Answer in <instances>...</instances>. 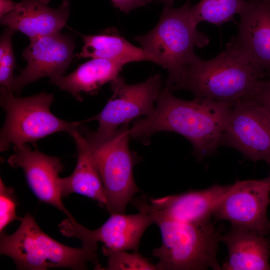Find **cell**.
<instances>
[{
	"label": "cell",
	"mask_w": 270,
	"mask_h": 270,
	"mask_svg": "<svg viewBox=\"0 0 270 270\" xmlns=\"http://www.w3.org/2000/svg\"><path fill=\"white\" fill-rule=\"evenodd\" d=\"M172 92L166 87L161 90L154 112L134 122L130 137L142 140L157 132H172L190 142L198 160L214 154L221 146L232 104L207 98L186 100Z\"/></svg>",
	"instance_id": "1"
},
{
	"label": "cell",
	"mask_w": 270,
	"mask_h": 270,
	"mask_svg": "<svg viewBox=\"0 0 270 270\" xmlns=\"http://www.w3.org/2000/svg\"><path fill=\"white\" fill-rule=\"evenodd\" d=\"M266 74L227 44L216 56L204 60L198 56L184 68L171 92L186 90L194 98L233 104L250 98L260 89Z\"/></svg>",
	"instance_id": "2"
},
{
	"label": "cell",
	"mask_w": 270,
	"mask_h": 270,
	"mask_svg": "<svg viewBox=\"0 0 270 270\" xmlns=\"http://www.w3.org/2000/svg\"><path fill=\"white\" fill-rule=\"evenodd\" d=\"M188 0L178 8L165 6L158 24L146 34L135 36L150 56L152 62L166 69V86L171 91L180 80L184 68L197 56L195 47L206 46L208 37L200 32L190 14Z\"/></svg>",
	"instance_id": "3"
},
{
	"label": "cell",
	"mask_w": 270,
	"mask_h": 270,
	"mask_svg": "<svg viewBox=\"0 0 270 270\" xmlns=\"http://www.w3.org/2000/svg\"><path fill=\"white\" fill-rule=\"evenodd\" d=\"M96 250L83 245L72 248L58 242L45 234L28 213L22 218L13 234L0 232V254L10 258L19 270H86L88 262L100 270Z\"/></svg>",
	"instance_id": "4"
},
{
	"label": "cell",
	"mask_w": 270,
	"mask_h": 270,
	"mask_svg": "<svg viewBox=\"0 0 270 270\" xmlns=\"http://www.w3.org/2000/svg\"><path fill=\"white\" fill-rule=\"evenodd\" d=\"M150 214L162 238L160 246L152 252L158 259V270H221L217 259L221 234L211 221L184 222Z\"/></svg>",
	"instance_id": "5"
},
{
	"label": "cell",
	"mask_w": 270,
	"mask_h": 270,
	"mask_svg": "<svg viewBox=\"0 0 270 270\" xmlns=\"http://www.w3.org/2000/svg\"><path fill=\"white\" fill-rule=\"evenodd\" d=\"M54 100L53 94L45 92L17 97L11 90L1 86L0 104L6 117L0 134V152L12 145L34 143L57 132L70 134L86 121L68 122L56 117L50 110Z\"/></svg>",
	"instance_id": "6"
},
{
	"label": "cell",
	"mask_w": 270,
	"mask_h": 270,
	"mask_svg": "<svg viewBox=\"0 0 270 270\" xmlns=\"http://www.w3.org/2000/svg\"><path fill=\"white\" fill-rule=\"evenodd\" d=\"M130 137L126 124L104 142H88L106 192V208L110 214L124 213L128 204L140 192L133 176L136 156L129 148Z\"/></svg>",
	"instance_id": "7"
},
{
	"label": "cell",
	"mask_w": 270,
	"mask_h": 270,
	"mask_svg": "<svg viewBox=\"0 0 270 270\" xmlns=\"http://www.w3.org/2000/svg\"><path fill=\"white\" fill-rule=\"evenodd\" d=\"M162 84L160 74L134 84H126L120 76L110 82L112 96L98 114L88 120H97L98 128L93 132L84 130L88 142L96 144L104 142L132 120L150 116L154 110V103L158 97Z\"/></svg>",
	"instance_id": "8"
},
{
	"label": "cell",
	"mask_w": 270,
	"mask_h": 270,
	"mask_svg": "<svg viewBox=\"0 0 270 270\" xmlns=\"http://www.w3.org/2000/svg\"><path fill=\"white\" fill-rule=\"evenodd\" d=\"M221 146L237 150L250 160L264 161L270 166V110L251 98L234 103Z\"/></svg>",
	"instance_id": "9"
},
{
	"label": "cell",
	"mask_w": 270,
	"mask_h": 270,
	"mask_svg": "<svg viewBox=\"0 0 270 270\" xmlns=\"http://www.w3.org/2000/svg\"><path fill=\"white\" fill-rule=\"evenodd\" d=\"M270 174L262 179L238 180L220 201L213 216L266 236L270 234Z\"/></svg>",
	"instance_id": "10"
},
{
	"label": "cell",
	"mask_w": 270,
	"mask_h": 270,
	"mask_svg": "<svg viewBox=\"0 0 270 270\" xmlns=\"http://www.w3.org/2000/svg\"><path fill=\"white\" fill-rule=\"evenodd\" d=\"M134 214L112 213L101 226L94 230L88 229L74 218H67L58 226L62 234L81 240L83 246L97 249L98 242L104 244V256L117 250H132L138 252L141 238L146 228L153 223L151 216L139 210Z\"/></svg>",
	"instance_id": "11"
},
{
	"label": "cell",
	"mask_w": 270,
	"mask_h": 270,
	"mask_svg": "<svg viewBox=\"0 0 270 270\" xmlns=\"http://www.w3.org/2000/svg\"><path fill=\"white\" fill-rule=\"evenodd\" d=\"M74 39L60 32L30 40L22 54L27 64L14 78L10 90L18 94L24 86L41 78L62 76L74 57Z\"/></svg>",
	"instance_id": "12"
},
{
	"label": "cell",
	"mask_w": 270,
	"mask_h": 270,
	"mask_svg": "<svg viewBox=\"0 0 270 270\" xmlns=\"http://www.w3.org/2000/svg\"><path fill=\"white\" fill-rule=\"evenodd\" d=\"M230 186L216 184L204 190L150 198L149 202L142 198H134L132 202L138 210L151 214L180 222H204L210 221L216 206Z\"/></svg>",
	"instance_id": "13"
},
{
	"label": "cell",
	"mask_w": 270,
	"mask_h": 270,
	"mask_svg": "<svg viewBox=\"0 0 270 270\" xmlns=\"http://www.w3.org/2000/svg\"><path fill=\"white\" fill-rule=\"evenodd\" d=\"M14 147V153L8 160V164L23 170L30 188L40 200L52 205L68 218H73L62 200L59 174L63 166L60 160L32 150L26 144Z\"/></svg>",
	"instance_id": "14"
},
{
	"label": "cell",
	"mask_w": 270,
	"mask_h": 270,
	"mask_svg": "<svg viewBox=\"0 0 270 270\" xmlns=\"http://www.w3.org/2000/svg\"><path fill=\"white\" fill-rule=\"evenodd\" d=\"M237 35L228 44L270 76V0H246Z\"/></svg>",
	"instance_id": "15"
},
{
	"label": "cell",
	"mask_w": 270,
	"mask_h": 270,
	"mask_svg": "<svg viewBox=\"0 0 270 270\" xmlns=\"http://www.w3.org/2000/svg\"><path fill=\"white\" fill-rule=\"evenodd\" d=\"M50 0H22L10 12L0 17L4 26L18 30L30 40L60 32L70 12V2L64 0L56 8L48 6Z\"/></svg>",
	"instance_id": "16"
},
{
	"label": "cell",
	"mask_w": 270,
	"mask_h": 270,
	"mask_svg": "<svg viewBox=\"0 0 270 270\" xmlns=\"http://www.w3.org/2000/svg\"><path fill=\"white\" fill-rule=\"evenodd\" d=\"M220 241L228 251L222 270H270V244L265 236L231 226L228 232L221 234Z\"/></svg>",
	"instance_id": "17"
},
{
	"label": "cell",
	"mask_w": 270,
	"mask_h": 270,
	"mask_svg": "<svg viewBox=\"0 0 270 270\" xmlns=\"http://www.w3.org/2000/svg\"><path fill=\"white\" fill-rule=\"evenodd\" d=\"M78 150V161L73 172L60 179L62 198L72 193L78 194L96 200L106 206V192L84 136L79 129L70 134Z\"/></svg>",
	"instance_id": "18"
},
{
	"label": "cell",
	"mask_w": 270,
	"mask_h": 270,
	"mask_svg": "<svg viewBox=\"0 0 270 270\" xmlns=\"http://www.w3.org/2000/svg\"><path fill=\"white\" fill-rule=\"evenodd\" d=\"M125 64L116 60L92 58L68 75L52 78L50 82L69 92L78 100H82V94H96L104 84L119 76Z\"/></svg>",
	"instance_id": "19"
},
{
	"label": "cell",
	"mask_w": 270,
	"mask_h": 270,
	"mask_svg": "<svg viewBox=\"0 0 270 270\" xmlns=\"http://www.w3.org/2000/svg\"><path fill=\"white\" fill-rule=\"evenodd\" d=\"M82 37L84 44L81 51L76 55L78 59L104 58L126 64L144 60L152 62L142 48L132 44L115 28H108L97 34H82Z\"/></svg>",
	"instance_id": "20"
},
{
	"label": "cell",
	"mask_w": 270,
	"mask_h": 270,
	"mask_svg": "<svg viewBox=\"0 0 270 270\" xmlns=\"http://www.w3.org/2000/svg\"><path fill=\"white\" fill-rule=\"evenodd\" d=\"M246 0H200L190 4V14L198 25L206 22L217 26L233 20L236 14L242 12Z\"/></svg>",
	"instance_id": "21"
},
{
	"label": "cell",
	"mask_w": 270,
	"mask_h": 270,
	"mask_svg": "<svg viewBox=\"0 0 270 270\" xmlns=\"http://www.w3.org/2000/svg\"><path fill=\"white\" fill-rule=\"evenodd\" d=\"M15 32L13 28L8 27L0 40V84L9 90L14 78L13 71L16 66V58L12 44V37Z\"/></svg>",
	"instance_id": "22"
},
{
	"label": "cell",
	"mask_w": 270,
	"mask_h": 270,
	"mask_svg": "<svg viewBox=\"0 0 270 270\" xmlns=\"http://www.w3.org/2000/svg\"><path fill=\"white\" fill-rule=\"evenodd\" d=\"M108 270H158L156 264L150 263L138 252L129 254L124 250H117L108 256Z\"/></svg>",
	"instance_id": "23"
},
{
	"label": "cell",
	"mask_w": 270,
	"mask_h": 270,
	"mask_svg": "<svg viewBox=\"0 0 270 270\" xmlns=\"http://www.w3.org/2000/svg\"><path fill=\"white\" fill-rule=\"evenodd\" d=\"M16 200L14 188L6 186L0 180V232L13 220L20 221L22 218L16 214Z\"/></svg>",
	"instance_id": "24"
},
{
	"label": "cell",
	"mask_w": 270,
	"mask_h": 270,
	"mask_svg": "<svg viewBox=\"0 0 270 270\" xmlns=\"http://www.w3.org/2000/svg\"><path fill=\"white\" fill-rule=\"evenodd\" d=\"M114 6L125 14L132 10L146 6L152 0H110Z\"/></svg>",
	"instance_id": "25"
},
{
	"label": "cell",
	"mask_w": 270,
	"mask_h": 270,
	"mask_svg": "<svg viewBox=\"0 0 270 270\" xmlns=\"http://www.w3.org/2000/svg\"><path fill=\"white\" fill-rule=\"evenodd\" d=\"M267 80H264L258 93L249 98L265 106L270 111V76Z\"/></svg>",
	"instance_id": "26"
},
{
	"label": "cell",
	"mask_w": 270,
	"mask_h": 270,
	"mask_svg": "<svg viewBox=\"0 0 270 270\" xmlns=\"http://www.w3.org/2000/svg\"><path fill=\"white\" fill-rule=\"evenodd\" d=\"M17 4L18 3L11 0H0V17L13 10Z\"/></svg>",
	"instance_id": "27"
},
{
	"label": "cell",
	"mask_w": 270,
	"mask_h": 270,
	"mask_svg": "<svg viewBox=\"0 0 270 270\" xmlns=\"http://www.w3.org/2000/svg\"><path fill=\"white\" fill-rule=\"evenodd\" d=\"M152 1L164 4L165 6H172L174 0H152Z\"/></svg>",
	"instance_id": "28"
},
{
	"label": "cell",
	"mask_w": 270,
	"mask_h": 270,
	"mask_svg": "<svg viewBox=\"0 0 270 270\" xmlns=\"http://www.w3.org/2000/svg\"><path fill=\"white\" fill-rule=\"evenodd\" d=\"M268 240L270 244V236L268 238Z\"/></svg>",
	"instance_id": "29"
}]
</instances>
